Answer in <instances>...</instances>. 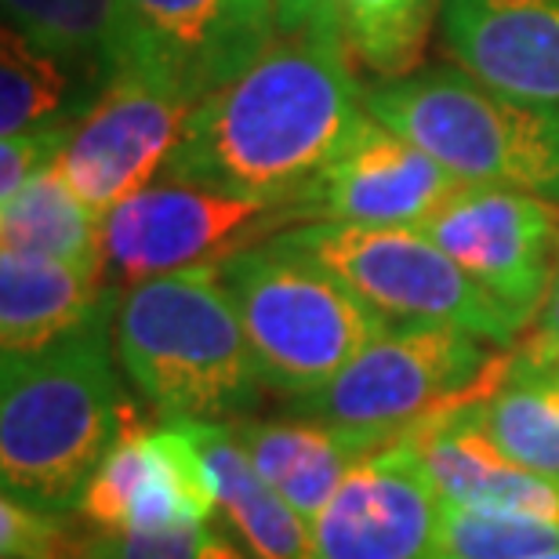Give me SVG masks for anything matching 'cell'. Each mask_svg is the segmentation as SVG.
Returning <instances> with one entry per match:
<instances>
[{"mask_svg":"<svg viewBox=\"0 0 559 559\" xmlns=\"http://www.w3.org/2000/svg\"><path fill=\"white\" fill-rule=\"evenodd\" d=\"M367 120L331 0L280 22L240 76L193 103L164 175L290 207Z\"/></svg>","mask_w":559,"mask_h":559,"instance_id":"obj_1","label":"cell"},{"mask_svg":"<svg viewBox=\"0 0 559 559\" xmlns=\"http://www.w3.org/2000/svg\"><path fill=\"white\" fill-rule=\"evenodd\" d=\"M117 301L120 290L48 349L0 360V484L51 516L81 509L92 476L128 429Z\"/></svg>","mask_w":559,"mask_h":559,"instance_id":"obj_2","label":"cell"},{"mask_svg":"<svg viewBox=\"0 0 559 559\" xmlns=\"http://www.w3.org/2000/svg\"><path fill=\"white\" fill-rule=\"evenodd\" d=\"M114 345L131 389L164 421H237L265 382L215 265L120 290Z\"/></svg>","mask_w":559,"mask_h":559,"instance_id":"obj_3","label":"cell"},{"mask_svg":"<svg viewBox=\"0 0 559 559\" xmlns=\"http://www.w3.org/2000/svg\"><path fill=\"white\" fill-rule=\"evenodd\" d=\"M367 114L465 182L509 186L559 207V103L506 95L462 66H429L371 87Z\"/></svg>","mask_w":559,"mask_h":559,"instance_id":"obj_4","label":"cell"},{"mask_svg":"<svg viewBox=\"0 0 559 559\" xmlns=\"http://www.w3.org/2000/svg\"><path fill=\"white\" fill-rule=\"evenodd\" d=\"M218 280L248 334L265 389L287 404L328 385L393 323L331 270L276 237L222 259Z\"/></svg>","mask_w":559,"mask_h":559,"instance_id":"obj_5","label":"cell"},{"mask_svg":"<svg viewBox=\"0 0 559 559\" xmlns=\"http://www.w3.org/2000/svg\"><path fill=\"white\" fill-rule=\"evenodd\" d=\"M498 345L447 323H389L328 385L290 400V415L342 432L364 454L404 440L440 411L487 393L506 374Z\"/></svg>","mask_w":559,"mask_h":559,"instance_id":"obj_6","label":"cell"},{"mask_svg":"<svg viewBox=\"0 0 559 559\" xmlns=\"http://www.w3.org/2000/svg\"><path fill=\"white\" fill-rule=\"evenodd\" d=\"M273 237L331 270L393 323H447L473 331L498 349H509L527 331L501 301L473 284L425 229L298 222Z\"/></svg>","mask_w":559,"mask_h":559,"instance_id":"obj_7","label":"cell"},{"mask_svg":"<svg viewBox=\"0 0 559 559\" xmlns=\"http://www.w3.org/2000/svg\"><path fill=\"white\" fill-rule=\"evenodd\" d=\"M295 222V207L259 204L160 175L142 193L103 215L106 284L128 290L167 273L215 265Z\"/></svg>","mask_w":559,"mask_h":559,"instance_id":"obj_8","label":"cell"},{"mask_svg":"<svg viewBox=\"0 0 559 559\" xmlns=\"http://www.w3.org/2000/svg\"><path fill=\"white\" fill-rule=\"evenodd\" d=\"M462 273L531 328L559 262V207L509 186L462 182L421 226Z\"/></svg>","mask_w":559,"mask_h":559,"instance_id":"obj_9","label":"cell"},{"mask_svg":"<svg viewBox=\"0 0 559 559\" xmlns=\"http://www.w3.org/2000/svg\"><path fill=\"white\" fill-rule=\"evenodd\" d=\"M189 109V98L128 66L73 124L55 167L87 207L109 215L164 175Z\"/></svg>","mask_w":559,"mask_h":559,"instance_id":"obj_10","label":"cell"},{"mask_svg":"<svg viewBox=\"0 0 559 559\" xmlns=\"http://www.w3.org/2000/svg\"><path fill=\"white\" fill-rule=\"evenodd\" d=\"M462 182L465 178L447 171L421 145L367 114L290 207L298 222L421 229Z\"/></svg>","mask_w":559,"mask_h":559,"instance_id":"obj_11","label":"cell"},{"mask_svg":"<svg viewBox=\"0 0 559 559\" xmlns=\"http://www.w3.org/2000/svg\"><path fill=\"white\" fill-rule=\"evenodd\" d=\"M443 498L415 443L396 440L349 468L312 520L317 559H432Z\"/></svg>","mask_w":559,"mask_h":559,"instance_id":"obj_12","label":"cell"},{"mask_svg":"<svg viewBox=\"0 0 559 559\" xmlns=\"http://www.w3.org/2000/svg\"><path fill=\"white\" fill-rule=\"evenodd\" d=\"M76 516L95 531H175L215 523L218 501L182 421L128 425L87 484Z\"/></svg>","mask_w":559,"mask_h":559,"instance_id":"obj_13","label":"cell"},{"mask_svg":"<svg viewBox=\"0 0 559 559\" xmlns=\"http://www.w3.org/2000/svg\"><path fill=\"white\" fill-rule=\"evenodd\" d=\"M139 70L189 103L218 92L270 48L280 11L265 0H128Z\"/></svg>","mask_w":559,"mask_h":559,"instance_id":"obj_14","label":"cell"},{"mask_svg":"<svg viewBox=\"0 0 559 559\" xmlns=\"http://www.w3.org/2000/svg\"><path fill=\"white\" fill-rule=\"evenodd\" d=\"M454 66L531 103H559V0H443Z\"/></svg>","mask_w":559,"mask_h":559,"instance_id":"obj_15","label":"cell"},{"mask_svg":"<svg viewBox=\"0 0 559 559\" xmlns=\"http://www.w3.org/2000/svg\"><path fill=\"white\" fill-rule=\"evenodd\" d=\"M407 440L415 443L425 473L432 476L447 506L559 520V479L501 454L484 432L457 415V407L421 421Z\"/></svg>","mask_w":559,"mask_h":559,"instance_id":"obj_16","label":"cell"},{"mask_svg":"<svg viewBox=\"0 0 559 559\" xmlns=\"http://www.w3.org/2000/svg\"><path fill=\"white\" fill-rule=\"evenodd\" d=\"M215 484L218 520L251 559H317L312 523L243 454L229 421H182Z\"/></svg>","mask_w":559,"mask_h":559,"instance_id":"obj_17","label":"cell"},{"mask_svg":"<svg viewBox=\"0 0 559 559\" xmlns=\"http://www.w3.org/2000/svg\"><path fill=\"white\" fill-rule=\"evenodd\" d=\"M114 287L106 270L0 251V353H40L84 328Z\"/></svg>","mask_w":559,"mask_h":559,"instance_id":"obj_18","label":"cell"},{"mask_svg":"<svg viewBox=\"0 0 559 559\" xmlns=\"http://www.w3.org/2000/svg\"><path fill=\"white\" fill-rule=\"evenodd\" d=\"M233 436L259 468V476L280 490L309 523L320 516L349 468L364 451L328 425L287 415V418H237L229 421Z\"/></svg>","mask_w":559,"mask_h":559,"instance_id":"obj_19","label":"cell"},{"mask_svg":"<svg viewBox=\"0 0 559 559\" xmlns=\"http://www.w3.org/2000/svg\"><path fill=\"white\" fill-rule=\"evenodd\" d=\"M103 81L66 62L62 55L44 51L40 44L4 26L0 40V135H22L37 128H73L95 98Z\"/></svg>","mask_w":559,"mask_h":559,"instance_id":"obj_20","label":"cell"},{"mask_svg":"<svg viewBox=\"0 0 559 559\" xmlns=\"http://www.w3.org/2000/svg\"><path fill=\"white\" fill-rule=\"evenodd\" d=\"M0 251L106 270L103 215L87 207L51 164L15 197L0 200Z\"/></svg>","mask_w":559,"mask_h":559,"instance_id":"obj_21","label":"cell"},{"mask_svg":"<svg viewBox=\"0 0 559 559\" xmlns=\"http://www.w3.org/2000/svg\"><path fill=\"white\" fill-rule=\"evenodd\" d=\"M4 22L103 84L135 62L128 0H4Z\"/></svg>","mask_w":559,"mask_h":559,"instance_id":"obj_22","label":"cell"},{"mask_svg":"<svg viewBox=\"0 0 559 559\" xmlns=\"http://www.w3.org/2000/svg\"><path fill=\"white\" fill-rule=\"evenodd\" d=\"M457 415L512 462L559 479V385L549 378L506 367L487 393L457 404Z\"/></svg>","mask_w":559,"mask_h":559,"instance_id":"obj_23","label":"cell"},{"mask_svg":"<svg viewBox=\"0 0 559 559\" xmlns=\"http://www.w3.org/2000/svg\"><path fill=\"white\" fill-rule=\"evenodd\" d=\"M353 62L382 81L418 70L443 0H331Z\"/></svg>","mask_w":559,"mask_h":559,"instance_id":"obj_24","label":"cell"},{"mask_svg":"<svg viewBox=\"0 0 559 559\" xmlns=\"http://www.w3.org/2000/svg\"><path fill=\"white\" fill-rule=\"evenodd\" d=\"M559 549V520L447 506L432 559H534Z\"/></svg>","mask_w":559,"mask_h":559,"instance_id":"obj_25","label":"cell"},{"mask_svg":"<svg viewBox=\"0 0 559 559\" xmlns=\"http://www.w3.org/2000/svg\"><path fill=\"white\" fill-rule=\"evenodd\" d=\"M70 559H251L229 531L193 523L175 531H95L73 534Z\"/></svg>","mask_w":559,"mask_h":559,"instance_id":"obj_26","label":"cell"},{"mask_svg":"<svg viewBox=\"0 0 559 559\" xmlns=\"http://www.w3.org/2000/svg\"><path fill=\"white\" fill-rule=\"evenodd\" d=\"M66 516H51L4 495L0 501V552L4 559H70L73 534Z\"/></svg>","mask_w":559,"mask_h":559,"instance_id":"obj_27","label":"cell"},{"mask_svg":"<svg viewBox=\"0 0 559 559\" xmlns=\"http://www.w3.org/2000/svg\"><path fill=\"white\" fill-rule=\"evenodd\" d=\"M70 131L73 128H37L22 131V135H8L0 145V200L15 197L29 178L59 164Z\"/></svg>","mask_w":559,"mask_h":559,"instance_id":"obj_28","label":"cell"},{"mask_svg":"<svg viewBox=\"0 0 559 559\" xmlns=\"http://www.w3.org/2000/svg\"><path fill=\"white\" fill-rule=\"evenodd\" d=\"M516 356L520 360H549V356H559V262H556L552 284L542 298L538 317L531 323V334L523 338Z\"/></svg>","mask_w":559,"mask_h":559,"instance_id":"obj_29","label":"cell"},{"mask_svg":"<svg viewBox=\"0 0 559 559\" xmlns=\"http://www.w3.org/2000/svg\"><path fill=\"white\" fill-rule=\"evenodd\" d=\"M509 367H512V371H523V374L549 378V382L559 385V356H549V360H520V356H512Z\"/></svg>","mask_w":559,"mask_h":559,"instance_id":"obj_30","label":"cell"},{"mask_svg":"<svg viewBox=\"0 0 559 559\" xmlns=\"http://www.w3.org/2000/svg\"><path fill=\"white\" fill-rule=\"evenodd\" d=\"M265 4H273L280 11V22L298 19V15H306V11H309L306 0H265ZM312 8H317V4H312Z\"/></svg>","mask_w":559,"mask_h":559,"instance_id":"obj_31","label":"cell"},{"mask_svg":"<svg viewBox=\"0 0 559 559\" xmlns=\"http://www.w3.org/2000/svg\"><path fill=\"white\" fill-rule=\"evenodd\" d=\"M534 559H559V549L556 552H545V556H534Z\"/></svg>","mask_w":559,"mask_h":559,"instance_id":"obj_32","label":"cell"},{"mask_svg":"<svg viewBox=\"0 0 559 559\" xmlns=\"http://www.w3.org/2000/svg\"><path fill=\"white\" fill-rule=\"evenodd\" d=\"M306 4H309V8H312V4H323V0H306Z\"/></svg>","mask_w":559,"mask_h":559,"instance_id":"obj_33","label":"cell"}]
</instances>
